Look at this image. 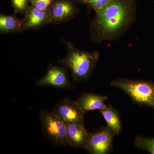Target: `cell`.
I'll use <instances>...</instances> for the list:
<instances>
[{
	"label": "cell",
	"instance_id": "cell-1",
	"mask_svg": "<svg viewBox=\"0 0 154 154\" xmlns=\"http://www.w3.org/2000/svg\"><path fill=\"white\" fill-rule=\"evenodd\" d=\"M135 14L134 0H113L96 14L92 21V41L99 43L115 40L132 24Z\"/></svg>",
	"mask_w": 154,
	"mask_h": 154
},
{
	"label": "cell",
	"instance_id": "cell-2",
	"mask_svg": "<svg viewBox=\"0 0 154 154\" xmlns=\"http://www.w3.org/2000/svg\"><path fill=\"white\" fill-rule=\"evenodd\" d=\"M67 48V55L59 61L69 69L74 79L77 82L87 80L90 76L99 60V53L78 49L71 42L63 40Z\"/></svg>",
	"mask_w": 154,
	"mask_h": 154
},
{
	"label": "cell",
	"instance_id": "cell-3",
	"mask_svg": "<svg viewBox=\"0 0 154 154\" xmlns=\"http://www.w3.org/2000/svg\"><path fill=\"white\" fill-rule=\"evenodd\" d=\"M110 87L121 89L139 105L154 108V84L152 82L118 79L112 81Z\"/></svg>",
	"mask_w": 154,
	"mask_h": 154
},
{
	"label": "cell",
	"instance_id": "cell-4",
	"mask_svg": "<svg viewBox=\"0 0 154 154\" xmlns=\"http://www.w3.org/2000/svg\"><path fill=\"white\" fill-rule=\"evenodd\" d=\"M42 129L44 135L56 145L70 146L67 137V125L52 112L44 109L39 111Z\"/></svg>",
	"mask_w": 154,
	"mask_h": 154
},
{
	"label": "cell",
	"instance_id": "cell-5",
	"mask_svg": "<svg viewBox=\"0 0 154 154\" xmlns=\"http://www.w3.org/2000/svg\"><path fill=\"white\" fill-rule=\"evenodd\" d=\"M116 135V134L107 126L102 130L89 133L85 149L92 154L109 153Z\"/></svg>",
	"mask_w": 154,
	"mask_h": 154
},
{
	"label": "cell",
	"instance_id": "cell-6",
	"mask_svg": "<svg viewBox=\"0 0 154 154\" xmlns=\"http://www.w3.org/2000/svg\"><path fill=\"white\" fill-rule=\"evenodd\" d=\"M52 112L66 124L84 122L85 113L76 101L68 98L58 102Z\"/></svg>",
	"mask_w": 154,
	"mask_h": 154
},
{
	"label": "cell",
	"instance_id": "cell-7",
	"mask_svg": "<svg viewBox=\"0 0 154 154\" xmlns=\"http://www.w3.org/2000/svg\"><path fill=\"white\" fill-rule=\"evenodd\" d=\"M52 23L58 24L74 18L78 13L73 0H54L49 8Z\"/></svg>",
	"mask_w": 154,
	"mask_h": 154
},
{
	"label": "cell",
	"instance_id": "cell-8",
	"mask_svg": "<svg viewBox=\"0 0 154 154\" xmlns=\"http://www.w3.org/2000/svg\"><path fill=\"white\" fill-rule=\"evenodd\" d=\"M35 85L51 86L58 88H70L71 84L66 70L62 67L49 64L46 74L38 80Z\"/></svg>",
	"mask_w": 154,
	"mask_h": 154
},
{
	"label": "cell",
	"instance_id": "cell-9",
	"mask_svg": "<svg viewBox=\"0 0 154 154\" xmlns=\"http://www.w3.org/2000/svg\"><path fill=\"white\" fill-rule=\"evenodd\" d=\"M23 19V30L36 29L52 23L49 9L41 11L31 5L28 8Z\"/></svg>",
	"mask_w": 154,
	"mask_h": 154
},
{
	"label": "cell",
	"instance_id": "cell-10",
	"mask_svg": "<svg viewBox=\"0 0 154 154\" xmlns=\"http://www.w3.org/2000/svg\"><path fill=\"white\" fill-rule=\"evenodd\" d=\"M67 137L69 145L76 148L85 147L88 133L84 122H75L66 124Z\"/></svg>",
	"mask_w": 154,
	"mask_h": 154
},
{
	"label": "cell",
	"instance_id": "cell-11",
	"mask_svg": "<svg viewBox=\"0 0 154 154\" xmlns=\"http://www.w3.org/2000/svg\"><path fill=\"white\" fill-rule=\"evenodd\" d=\"M107 97L91 93H85L76 101L78 105L84 112L89 110L99 109L101 110L106 107L105 103Z\"/></svg>",
	"mask_w": 154,
	"mask_h": 154
},
{
	"label": "cell",
	"instance_id": "cell-12",
	"mask_svg": "<svg viewBox=\"0 0 154 154\" xmlns=\"http://www.w3.org/2000/svg\"><path fill=\"white\" fill-rule=\"evenodd\" d=\"M13 15H0V32L2 34H10L23 30L24 19H19Z\"/></svg>",
	"mask_w": 154,
	"mask_h": 154
},
{
	"label": "cell",
	"instance_id": "cell-13",
	"mask_svg": "<svg viewBox=\"0 0 154 154\" xmlns=\"http://www.w3.org/2000/svg\"><path fill=\"white\" fill-rule=\"evenodd\" d=\"M100 111L107 122V126L112 129L116 135L119 134L122 126L118 111L110 105H106Z\"/></svg>",
	"mask_w": 154,
	"mask_h": 154
},
{
	"label": "cell",
	"instance_id": "cell-14",
	"mask_svg": "<svg viewBox=\"0 0 154 154\" xmlns=\"http://www.w3.org/2000/svg\"><path fill=\"white\" fill-rule=\"evenodd\" d=\"M134 144L137 147L154 154V138H150L143 136H136L134 140Z\"/></svg>",
	"mask_w": 154,
	"mask_h": 154
},
{
	"label": "cell",
	"instance_id": "cell-15",
	"mask_svg": "<svg viewBox=\"0 0 154 154\" xmlns=\"http://www.w3.org/2000/svg\"><path fill=\"white\" fill-rule=\"evenodd\" d=\"M14 8V14H21L25 15L29 8L30 0H11Z\"/></svg>",
	"mask_w": 154,
	"mask_h": 154
},
{
	"label": "cell",
	"instance_id": "cell-16",
	"mask_svg": "<svg viewBox=\"0 0 154 154\" xmlns=\"http://www.w3.org/2000/svg\"><path fill=\"white\" fill-rule=\"evenodd\" d=\"M112 1L113 0H88L86 4L91 6L95 11L96 14H97Z\"/></svg>",
	"mask_w": 154,
	"mask_h": 154
},
{
	"label": "cell",
	"instance_id": "cell-17",
	"mask_svg": "<svg viewBox=\"0 0 154 154\" xmlns=\"http://www.w3.org/2000/svg\"><path fill=\"white\" fill-rule=\"evenodd\" d=\"M54 1V0H30V4L39 10L46 11L49 9Z\"/></svg>",
	"mask_w": 154,
	"mask_h": 154
},
{
	"label": "cell",
	"instance_id": "cell-18",
	"mask_svg": "<svg viewBox=\"0 0 154 154\" xmlns=\"http://www.w3.org/2000/svg\"><path fill=\"white\" fill-rule=\"evenodd\" d=\"M79 2L82 3V4H86L88 0H77Z\"/></svg>",
	"mask_w": 154,
	"mask_h": 154
}]
</instances>
